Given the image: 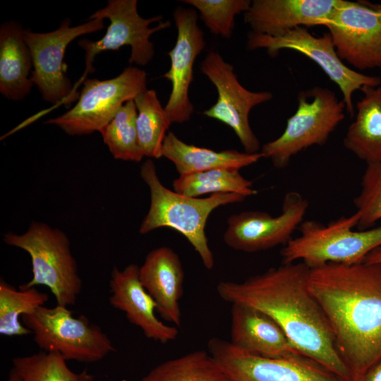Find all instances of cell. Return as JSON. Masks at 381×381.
<instances>
[{"label":"cell","instance_id":"obj_1","mask_svg":"<svg viewBox=\"0 0 381 381\" xmlns=\"http://www.w3.org/2000/svg\"><path fill=\"white\" fill-rule=\"evenodd\" d=\"M309 272L303 262L284 263L241 282H221L217 291L226 302L265 313L303 356L341 380L351 381L328 320L309 289Z\"/></svg>","mask_w":381,"mask_h":381},{"label":"cell","instance_id":"obj_2","mask_svg":"<svg viewBox=\"0 0 381 381\" xmlns=\"http://www.w3.org/2000/svg\"><path fill=\"white\" fill-rule=\"evenodd\" d=\"M308 286L351 381H359L381 360V263L310 268Z\"/></svg>","mask_w":381,"mask_h":381},{"label":"cell","instance_id":"obj_3","mask_svg":"<svg viewBox=\"0 0 381 381\" xmlns=\"http://www.w3.org/2000/svg\"><path fill=\"white\" fill-rule=\"evenodd\" d=\"M140 174L149 188L150 204L139 232L145 234L161 227L176 230L191 244L204 267L212 270L214 258L205 234L208 217L217 207L243 202L246 198L236 193H217L202 198L178 193L162 183L151 159L143 162Z\"/></svg>","mask_w":381,"mask_h":381},{"label":"cell","instance_id":"obj_4","mask_svg":"<svg viewBox=\"0 0 381 381\" xmlns=\"http://www.w3.org/2000/svg\"><path fill=\"white\" fill-rule=\"evenodd\" d=\"M359 219L356 212L327 225L303 221L298 228L299 236L291 238L281 251L283 262H303L310 268L329 263L363 262L368 254L381 246V226L353 230Z\"/></svg>","mask_w":381,"mask_h":381},{"label":"cell","instance_id":"obj_5","mask_svg":"<svg viewBox=\"0 0 381 381\" xmlns=\"http://www.w3.org/2000/svg\"><path fill=\"white\" fill-rule=\"evenodd\" d=\"M3 241L25 250L30 257L32 277L20 286H45L54 296L56 305H75L82 290V280L64 232L45 223L33 222L25 233L8 232Z\"/></svg>","mask_w":381,"mask_h":381},{"label":"cell","instance_id":"obj_6","mask_svg":"<svg viewBox=\"0 0 381 381\" xmlns=\"http://www.w3.org/2000/svg\"><path fill=\"white\" fill-rule=\"evenodd\" d=\"M40 351L60 354L66 361L95 363L116 351L110 337L83 315L75 317L65 307H39L22 316Z\"/></svg>","mask_w":381,"mask_h":381},{"label":"cell","instance_id":"obj_7","mask_svg":"<svg viewBox=\"0 0 381 381\" xmlns=\"http://www.w3.org/2000/svg\"><path fill=\"white\" fill-rule=\"evenodd\" d=\"M345 104L334 92L314 87L298 95V107L277 138L263 145L260 152L277 169L288 166L291 157L313 145H322L344 119Z\"/></svg>","mask_w":381,"mask_h":381},{"label":"cell","instance_id":"obj_8","mask_svg":"<svg viewBox=\"0 0 381 381\" xmlns=\"http://www.w3.org/2000/svg\"><path fill=\"white\" fill-rule=\"evenodd\" d=\"M137 4L136 0H109L105 7L89 17V20L107 18L110 23L100 40L82 39L78 41V45L85 52V68L73 85L68 98L70 102L78 99L79 94L76 89L87 79L89 73L94 72L92 64L98 54L129 45L131 48L129 64L146 66L152 59L155 49L150 37L153 33L170 27L171 22L162 21L161 15L142 18L138 12Z\"/></svg>","mask_w":381,"mask_h":381},{"label":"cell","instance_id":"obj_9","mask_svg":"<svg viewBox=\"0 0 381 381\" xmlns=\"http://www.w3.org/2000/svg\"><path fill=\"white\" fill-rule=\"evenodd\" d=\"M147 90V73L132 66L109 80L87 78L76 104L45 123L54 125L71 135L100 132L126 102Z\"/></svg>","mask_w":381,"mask_h":381},{"label":"cell","instance_id":"obj_10","mask_svg":"<svg viewBox=\"0 0 381 381\" xmlns=\"http://www.w3.org/2000/svg\"><path fill=\"white\" fill-rule=\"evenodd\" d=\"M64 19L59 28L48 32L24 30V39L32 56L30 80L43 100L56 106L66 104L73 86L66 75L64 61L67 46L76 37L102 30L104 20L95 18L76 26Z\"/></svg>","mask_w":381,"mask_h":381},{"label":"cell","instance_id":"obj_11","mask_svg":"<svg viewBox=\"0 0 381 381\" xmlns=\"http://www.w3.org/2000/svg\"><path fill=\"white\" fill-rule=\"evenodd\" d=\"M247 45L250 49H265L272 56L286 49L310 58L339 87L346 111L351 116L354 114L353 93L363 87H375L381 83L380 77L367 75L346 66L338 56L329 33L315 37L303 27H297L278 37L251 32L248 36Z\"/></svg>","mask_w":381,"mask_h":381},{"label":"cell","instance_id":"obj_12","mask_svg":"<svg viewBox=\"0 0 381 381\" xmlns=\"http://www.w3.org/2000/svg\"><path fill=\"white\" fill-rule=\"evenodd\" d=\"M200 71L217 91V99L203 114L218 120L233 129L245 152H260V142L249 123L250 110L272 99L270 92H252L238 80L234 66L226 62L218 52L210 51L201 62Z\"/></svg>","mask_w":381,"mask_h":381},{"label":"cell","instance_id":"obj_13","mask_svg":"<svg viewBox=\"0 0 381 381\" xmlns=\"http://www.w3.org/2000/svg\"><path fill=\"white\" fill-rule=\"evenodd\" d=\"M207 351L233 381H344L303 356H260L217 337L208 341Z\"/></svg>","mask_w":381,"mask_h":381},{"label":"cell","instance_id":"obj_14","mask_svg":"<svg viewBox=\"0 0 381 381\" xmlns=\"http://www.w3.org/2000/svg\"><path fill=\"white\" fill-rule=\"evenodd\" d=\"M309 205L297 191L283 200L281 213L275 217L261 211H245L231 215L223 238L231 248L255 253L286 244L303 222Z\"/></svg>","mask_w":381,"mask_h":381},{"label":"cell","instance_id":"obj_15","mask_svg":"<svg viewBox=\"0 0 381 381\" xmlns=\"http://www.w3.org/2000/svg\"><path fill=\"white\" fill-rule=\"evenodd\" d=\"M322 25L341 60L360 70L381 69V13L370 2L341 0Z\"/></svg>","mask_w":381,"mask_h":381},{"label":"cell","instance_id":"obj_16","mask_svg":"<svg viewBox=\"0 0 381 381\" xmlns=\"http://www.w3.org/2000/svg\"><path fill=\"white\" fill-rule=\"evenodd\" d=\"M177 29L174 47L168 52L171 66L162 77L171 83V91L164 107L171 123L190 120L194 107L189 97L193 81V65L204 49V33L198 24V15L193 8L177 7L173 13Z\"/></svg>","mask_w":381,"mask_h":381},{"label":"cell","instance_id":"obj_17","mask_svg":"<svg viewBox=\"0 0 381 381\" xmlns=\"http://www.w3.org/2000/svg\"><path fill=\"white\" fill-rule=\"evenodd\" d=\"M109 289L110 305L123 312L147 339L165 344L177 338V327L166 325L157 317V304L141 284L137 265L130 264L123 270L114 267Z\"/></svg>","mask_w":381,"mask_h":381},{"label":"cell","instance_id":"obj_18","mask_svg":"<svg viewBox=\"0 0 381 381\" xmlns=\"http://www.w3.org/2000/svg\"><path fill=\"white\" fill-rule=\"evenodd\" d=\"M341 0H254L244 13L252 32L278 37L297 28L322 25Z\"/></svg>","mask_w":381,"mask_h":381},{"label":"cell","instance_id":"obj_19","mask_svg":"<svg viewBox=\"0 0 381 381\" xmlns=\"http://www.w3.org/2000/svg\"><path fill=\"white\" fill-rule=\"evenodd\" d=\"M231 315L229 342L235 348L268 358L303 356L280 326L265 313L245 305L232 304Z\"/></svg>","mask_w":381,"mask_h":381},{"label":"cell","instance_id":"obj_20","mask_svg":"<svg viewBox=\"0 0 381 381\" xmlns=\"http://www.w3.org/2000/svg\"><path fill=\"white\" fill-rule=\"evenodd\" d=\"M139 278L155 301L160 315L180 327L179 301L183 294L184 272L177 253L167 246L153 249L139 267Z\"/></svg>","mask_w":381,"mask_h":381},{"label":"cell","instance_id":"obj_21","mask_svg":"<svg viewBox=\"0 0 381 381\" xmlns=\"http://www.w3.org/2000/svg\"><path fill=\"white\" fill-rule=\"evenodd\" d=\"M24 30L13 20L0 26V92L13 101L24 99L34 85L29 77L32 61Z\"/></svg>","mask_w":381,"mask_h":381},{"label":"cell","instance_id":"obj_22","mask_svg":"<svg viewBox=\"0 0 381 381\" xmlns=\"http://www.w3.org/2000/svg\"><path fill=\"white\" fill-rule=\"evenodd\" d=\"M162 157L174 164L179 175L221 168L240 170L263 157L260 152L248 154L236 150L214 151L187 144L171 131L165 137Z\"/></svg>","mask_w":381,"mask_h":381},{"label":"cell","instance_id":"obj_23","mask_svg":"<svg viewBox=\"0 0 381 381\" xmlns=\"http://www.w3.org/2000/svg\"><path fill=\"white\" fill-rule=\"evenodd\" d=\"M357 103L354 121L349 126L344 147L367 164L381 163V85L365 86Z\"/></svg>","mask_w":381,"mask_h":381},{"label":"cell","instance_id":"obj_24","mask_svg":"<svg viewBox=\"0 0 381 381\" xmlns=\"http://www.w3.org/2000/svg\"><path fill=\"white\" fill-rule=\"evenodd\" d=\"M140 381H233L207 351L198 350L164 361Z\"/></svg>","mask_w":381,"mask_h":381},{"label":"cell","instance_id":"obj_25","mask_svg":"<svg viewBox=\"0 0 381 381\" xmlns=\"http://www.w3.org/2000/svg\"><path fill=\"white\" fill-rule=\"evenodd\" d=\"M172 187L178 193L194 198L209 193H236L246 198L258 193L253 183L236 169H214L179 175L173 181Z\"/></svg>","mask_w":381,"mask_h":381},{"label":"cell","instance_id":"obj_26","mask_svg":"<svg viewBox=\"0 0 381 381\" xmlns=\"http://www.w3.org/2000/svg\"><path fill=\"white\" fill-rule=\"evenodd\" d=\"M49 301V295L36 287L16 289L4 279L0 281V334L18 337L32 334L21 321L23 315L32 313Z\"/></svg>","mask_w":381,"mask_h":381},{"label":"cell","instance_id":"obj_27","mask_svg":"<svg viewBox=\"0 0 381 381\" xmlns=\"http://www.w3.org/2000/svg\"><path fill=\"white\" fill-rule=\"evenodd\" d=\"M134 102L137 108L136 127L144 155L162 157L163 143L171 121L154 90L138 95Z\"/></svg>","mask_w":381,"mask_h":381},{"label":"cell","instance_id":"obj_28","mask_svg":"<svg viewBox=\"0 0 381 381\" xmlns=\"http://www.w3.org/2000/svg\"><path fill=\"white\" fill-rule=\"evenodd\" d=\"M136 119L135 103L130 100L99 132L115 159L138 162L145 156L138 135Z\"/></svg>","mask_w":381,"mask_h":381},{"label":"cell","instance_id":"obj_29","mask_svg":"<svg viewBox=\"0 0 381 381\" xmlns=\"http://www.w3.org/2000/svg\"><path fill=\"white\" fill-rule=\"evenodd\" d=\"M60 354L40 351L12 359V369L20 381H95V376L87 370H71Z\"/></svg>","mask_w":381,"mask_h":381},{"label":"cell","instance_id":"obj_30","mask_svg":"<svg viewBox=\"0 0 381 381\" xmlns=\"http://www.w3.org/2000/svg\"><path fill=\"white\" fill-rule=\"evenodd\" d=\"M196 8L210 31L224 38H230L235 16L245 13L250 6L249 0H183Z\"/></svg>","mask_w":381,"mask_h":381},{"label":"cell","instance_id":"obj_31","mask_svg":"<svg viewBox=\"0 0 381 381\" xmlns=\"http://www.w3.org/2000/svg\"><path fill=\"white\" fill-rule=\"evenodd\" d=\"M353 202L360 215L358 230L370 229L381 220V163L367 164L361 191Z\"/></svg>","mask_w":381,"mask_h":381},{"label":"cell","instance_id":"obj_32","mask_svg":"<svg viewBox=\"0 0 381 381\" xmlns=\"http://www.w3.org/2000/svg\"><path fill=\"white\" fill-rule=\"evenodd\" d=\"M359 381H381V360L371 368Z\"/></svg>","mask_w":381,"mask_h":381},{"label":"cell","instance_id":"obj_33","mask_svg":"<svg viewBox=\"0 0 381 381\" xmlns=\"http://www.w3.org/2000/svg\"><path fill=\"white\" fill-rule=\"evenodd\" d=\"M363 262L367 263H381V246L368 254Z\"/></svg>","mask_w":381,"mask_h":381},{"label":"cell","instance_id":"obj_34","mask_svg":"<svg viewBox=\"0 0 381 381\" xmlns=\"http://www.w3.org/2000/svg\"><path fill=\"white\" fill-rule=\"evenodd\" d=\"M5 381H20V379L16 372L11 368L9 372L8 377Z\"/></svg>","mask_w":381,"mask_h":381},{"label":"cell","instance_id":"obj_35","mask_svg":"<svg viewBox=\"0 0 381 381\" xmlns=\"http://www.w3.org/2000/svg\"><path fill=\"white\" fill-rule=\"evenodd\" d=\"M370 5L381 13V4H376L370 3Z\"/></svg>","mask_w":381,"mask_h":381}]
</instances>
